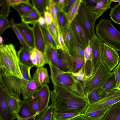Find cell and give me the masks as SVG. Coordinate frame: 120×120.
Instances as JSON below:
<instances>
[{"label":"cell","mask_w":120,"mask_h":120,"mask_svg":"<svg viewBox=\"0 0 120 120\" xmlns=\"http://www.w3.org/2000/svg\"><path fill=\"white\" fill-rule=\"evenodd\" d=\"M53 84L54 89L51 91V98L54 111L85 113L89 105L86 97L60 85Z\"/></svg>","instance_id":"6da1fadb"},{"label":"cell","mask_w":120,"mask_h":120,"mask_svg":"<svg viewBox=\"0 0 120 120\" xmlns=\"http://www.w3.org/2000/svg\"><path fill=\"white\" fill-rule=\"evenodd\" d=\"M0 74L22 78L17 53L12 44L0 45Z\"/></svg>","instance_id":"7a4b0ae2"},{"label":"cell","mask_w":120,"mask_h":120,"mask_svg":"<svg viewBox=\"0 0 120 120\" xmlns=\"http://www.w3.org/2000/svg\"><path fill=\"white\" fill-rule=\"evenodd\" d=\"M30 80L24 77L21 79L12 75L0 74V86L8 94L18 99L20 98L21 94L23 100H28L32 97L28 85Z\"/></svg>","instance_id":"3957f363"},{"label":"cell","mask_w":120,"mask_h":120,"mask_svg":"<svg viewBox=\"0 0 120 120\" xmlns=\"http://www.w3.org/2000/svg\"><path fill=\"white\" fill-rule=\"evenodd\" d=\"M49 64L51 72L50 77L53 84L60 85L78 94L85 97L82 81L77 80L71 72L63 71L51 64Z\"/></svg>","instance_id":"277c9868"},{"label":"cell","mask_w":120,"mask_h":120,"mask_svg":"<svg viewBox=\"0 0 120 120\" xmlns=\"http://www.w3.org/2000/svg\"><path fill=\"white\" fill-rule=\"evenodd\" d=\"M96 35L106 44L120 52V33L111 21L100 20L96 26Z\"/></svg>","instance_id":"5b68a950"},{"label":"cell","mask_w":120,"mask_h":120,"mask_svg":"<svg viewBox=\"0 0 120 120\" xmlns=\"http://www.w3.org/2000/svg\"><path fill=\"white\" fill-rule=\"evenodd\" d=\"M111 72L100 60L94 70L91 76L86 80L82 81L85 97L86 98L94 90L102 87Z\"/></svg>","instance_id":"8992f818"},{"label":"cell","mask_w":120,"mask_h":120,"mask_svg":"<svg viewBox=\"0 0 120 120\" xmlns=\"http://www.w3.org/2000/svg\"><path fill=\"white\" fill-rule=\"evenodd\" d=\"M76 17L84 29L90 40L95 35V26L97 19L84 0H82Z\"/></svg>","instance_id":"52a82bcc"},{"label":"cell","mask_w":120,"mask_h":120,"mask_svg":"<svg viewBox=\"0 0 120 120\" xmlns=\"http://www.w3.org/2000/svg\"><path fill=\"white\" fill-rule=\"evenodd\" d=\"M120 58L117 51L103 43L101 58V61L110 71L119 63Z\"/></svg>","instance_id":"ba28073f"},{"label":"cell","mask_w":120,"mask_h":120,"mask_svg":"<svg viewBox=\"0 0 120 120\" xmlns=\"http://www.w3.org/2000/svg\"><path fill=\"white\" fill-rule=\"evenodd\" d=\"M120 101V89L115 88L108 93L100 101L89 105L85 113L99 109L104 107L114 105Z\"/></svg>","instance_id":"9c48e42d"},{"label":"cell","mask_w":120,"mask_h":120,"mask_svg":"<svg viewBox=\"0 0 120 120\" xmlns=\"http://www.w3.org/2000/svg\"><path fill=\"white\" fill-rule=\"evenodd\" d=\"M70 26L71 32L78 42L85 48L89 45L90 39L82 25L75 17Z\"/></svg>","instance_id":"30bf717a"},{"label":"cell","mask_w":120,"mask_h":120,"mask_svg":"<svg viewBox=\"0 0 120 120\" xmlns=\"http://www.w3.org/2000/svg\"><path fill=\"white\" fill-rule=\"evenodd\" d=\"M57 50L58 59L57 67L64 72H72L74 62L72 57L68 52L61 49H58Z\"/></svg>","instance_id":"8fae6325"},{"label":"cell","mask_w":120,"mask_h":120,"mask_svg":"<svg viewBox=\"0 0 120 120\" xmlns=\"http://www.w3.org/2000/svg\"><path fill=\"white\" fill-rule=\"evenodd\" d=\"M104 42L96 35L90 41L89 45L92 50V60L93 71L101 60L102 46Z\"/></svg>","instance_id":"7c38bea8"},{"label":"cell","mask_w":120,"mask_h":120,"mask_svg":"<svg viewBox=\"0 0 120 120\" xmlns=\"http://www.w3.org/2000/svg\"><path fill=\"white\" fill-rule=\"evenodd\" d=\"M7 93L0 86V120H13L16 119L11 113L7 100Z\"/></svg>","instance_id":"4fadbf2b"},{"label":"cell","mask_w":120,"mask_h":120,"mask_svg":"<svg viewBox=\"0 0 120 120\" xmlns=\"http://www.w3.org/2000/svg\"><path fill=\"white\" fill-rule=\"evenodd\" d=\"M35 94L38 96L40 101L39 108L37 117L42 113L49 106L51 97V91L48 85L45 84L42 86Z\"/></svg>","instance_id":"5bb4252c"},{"label":"cell","mask_w":120,"mask_h":120,"mask_svg":"<svg viewBox=\"0 0 120 120\" xmlns=\"http://www.w3.org/2000/svg\"><path fill=\"white\" fill-rule=\"evenodd\" d=\"M16 117L21 120H36V117L29 104L27 100H22Z\"/></svg>","instance_id":"9a60e30c"},{"label":"cell","mask_w":120,"mask_h":120,"mask_svg":"<svg viewBox=\"0 0 120 120\" xmlns=\"http://www.w3.org/2000/svg\"><path fill=\"white\" fill-rule=\"evenodd\" d=\"M34 33L35 48L45 53L47 47L40 26L37 22L32 27Z\"/></svg>","instance_id":"2e32d148"},{"label":"cell","mask_w":120,"mask_h":120,"mask_svg":"<svg viewBox=\"0 0 120 120\" xmlns=\"http://www.w3.org/2000/svg\"><path fill=\"white\" fill-rule=\"evenodd\" d=\"M30 59L32 65L37 68L43 67L46 64L49 63L45 54L35 48L31 50Z\"/></svg>","instance_id":"e0dca14e"},{"label":"cell","mask_w":120,"mask_h":120,"mask_svg":"<svg viewBox=\"0 0 120 120\" xmlns=\"http://www.w3.org/2000/svg\"><path fill=\"white\" fill-rule=\"evenodd\" d=\"M33 79L40 87L49 83V77L47 69L44 67L37 68L33 74Z\"/></svg>","instance_id":"ac0fdd59"},{"label":"cell","mask_w":120,"mask_h":120,"mask_svg":"<svg viewBox=\"0 0 120 120\" xmlns=\"http://www.w3.org/2000/svg\"><path fill=\"white\" fill-rule=\"evenodd\" d=\"M112 2L111 0H99L95 6L89 7L97 19L110 8Z\"/></svg>","instance_id":"d6986e66"},{"label":"cell","mask_w":120,"mask_h":120,"mask_svg":"<svg viewBox=\"0 0 120 120\" xmlns=\"http://www.w3.org/2000/svg\"><path fill=\"white\" fill-rule=\"evenodd\" d=\"M72 34L73 36V41L72 44L68 50V52L72 57L79 58L84 59V50L85 48L79 43L72 33Z\"/></svg>","instance_id":"ffe728a7"},{"label":"cell","mask_w":120,"mask_h":120,"mask_svg":"<svg viewBox=\"0 0 120 120\" xmlns=\"http://www.w3.org/2000/svg\"><path fill=\"white\" fill-rule=\"evenodd\" d=\"M113 105L104 107L97 110L85 113L83 115L86 118L91 120H102L106 113Z\"/></svg>","instance_id":"44dd1931"},{"label":"cell","mask_w":120,"mask_h":120,"mask_svg":"<svg viewBox=\"0 0 120 120\" xmlns=\"http://www.w3.org/2000/svg\"><path fill=\"white\" fill-rule=\"evenodd\" d=\"M102 120H120V101L112 105Z\"/></svg>","instance_id":"7402d4cb"},{"label":"cell","mask_w":120,"mask_h":120,"mask_svg":"<svg viewBox=\"0 0 120 120\" xmlns=\"http://www.w3.org/2000/svg\"><path fill=\"white\" fill-rule=\"evenodd\" d=\"M108 94L101 87L94 90L88 94L86 98L90 105L100 101Z\"/></svg>","instance_id":"603a6c76"},{"label":"cell","mask_w":120,"mask_h":120,"mask_svg":"<svg viewBox=\"0 0 120 120\" xmlns=\"http://www.w3.org/2000/svg\"><path fill=\"white\" fill-rule=\"evenodd\" d=\"M31 50L23 46L21 47L17 54L20 62L27 66L32 68L34 66L31 63L30 59Z\"/></svg>","instance_id":"cb8c5ba5"},{"label":"cell","mask_w":120,"mask_h":120,"mask_svg":"<svg viewBox=\"0 0 120 120\" xmlns=\"http://www.w3.org/2000/svg\"><path fill=\"white\" fill-rule=\"evenodd\" d=\"M7 100L8 107L11 114L17 118L16 115L22 100L20 98H15L8 94L7 97Z\"/></svg>","instance_id":"d4e9b609"},{"label":"cell","mask_w":120,"mask_h":120,"mask_svg":"<svg viewBox=\"0 0 120 120\" xmlns=\"http://www.w3.org/2000/svg\"><path fill=\"white\" fill-rule=\"evenodd\" d=\"M41 16L34 8L25 15L21 17L22 22L33 25L38 22L40 17Z\"/></svg>","instance_id":"484cf974"},{"label":"cell","mask_w":120,"mask_h":120,"mask_svg":"<svg viewBox=\"0 0 120 120\" xmlns=\"http://www.w3.org/2000/svg\"><path fill=\"white\" fill-rule=\"evenodd\" d=\"M26 42L32 49L35 48L34 33L32 27L28 25L22 34Z\"/></svg>","instance_id":"4316f807"},{"label":"cell","mask_w":120,"mask_h":120,"mask_svg":"<svg viewBox=\"0 0 120 120\" xmlns=\"http://www.w3.org/2000/svg\"><path fill=\"white\" fill-rule=\"evenodd\" d=\"M31 1L34 8L43 16L45 12L48 11L49 0H32Z\"/></svg>","instance_id":"83f0119b"},{"label":"cell","mask_w":120,"mask_h":120,"mask_svg":"<svg viewBox=\"0 0 120 120\" xmlns=\"http://www.w3.org/2000/svg\"><path fill=\"white\" fill-rule=\"evenodd\" d=\"M60 29L65 45L68 51L73 41L72 34L70 29V24Z\"/></svg>","instance_id":"f1b7e54d"},{"label":"cell","mask_w":120,"mask_h":120,"mask_svg":"<svg viewBox=\"0 0 120 120\" xmlns=\"http://www.w3.org/2000/svg\"><path fill=\"white\" fill-rule=\"evenodd\" d=\"M48 11L51 15L53 19V22L58 29H59L57 21V16L60 10L54 0H49Z\"/></svg>","instance_id":"f546056e"},{"label":"cell","mask_w":120,"mask_h":120,"mask_svg":"<svg viewBox=\"0 0 120 120\" xmlns=\"http://www.w3.org/2000/svg\"><path fill=\"white\" fill-rule=\"evenodd\" d=\"M83 114L81 112L66 113L54 111L53 120H71L77 116Z\"/></svg>","instance_id":"4dcf8cb0"},{"label":"cell","mask_w":120,"mask_h":120,"mask_svg":"<svg viewBox=\"0 0 120 120\" xmlns=\"http://www.w3.org/2000/svg\"><path fill=\"white\" fill-rule=\"evenodd\" d=\"M45 54L48 60V64H51L57 67L58 59L57 49L52 47L47 46Z\"/></svg>","instance_id":"1f68e13d"},{"label":"cell","mask_w":120,"mask_h":120,"mask_svg":"<svg viewBox=\"0 0 120 120\" xmlns=\"http://www.w3.org/2000/svg\"><path fill=\"white\" fill-rule=\"evenodd\" d=\"M82 2V0H76L66 15L70 24L76 17Z\"/></svg>","instance_id":"d6a6232c"},{"label":"cell","mask_w":120,"mask_h":120,"mask_svg":"<svg viewBox=\"0 0 120 120\" xmlns=\"http://www.w3.org/2000/svg\"><path fill=\"white\" fill-rule=\"evenodd\" d=\"M101 88L107 93L113 89L117 88L114 74L113 72L111 73L104 85Z\"/></svg>","instance_id":"836d02e7"},{"label":"cell","mask_w":120,"mask_h":120,"mask_svg":"<svg viewBox=\"0 0 120 120\" xmlns=\"http://www.w3.org/2000/svg\"><path fill=\"white\" fill-rule=\"evenodd\" d=\"M12 7L17 11L21 17L25 15L34 8L32 4L25 3H21Z\"/></svg>","instance_id":"e575fe53"},{"label":"cell","mask_w":120,"mask_h":120,"mask_svg":"<svg viewBox=\"0 0 120 120\" xmlns=\"http://www.w3.org/2000/svg\"><path fill=\"white\" fill-rule=\"evenodd\" d=\"M41 27L47 46H51L57 49L56 43L48 30L47 26Z\"/></svg>","instance_id":"d590c367"},{"label":"cell","mask_w":120,"mask_h":120,"mask_svg":"<svg viewBox=\"0 0 120 120\" xmlns=\"http://www.w3.org/2000/svg\"><path fill=\"white\" fill-rule=\"evenodd\" d=\"M10 22L11 28L14 31L19 40L20 44L23 47L30 50H32L26 42L22 34L16 26L13 18H12L10 21Z\"/></svg>","instance_id":"8d00e7d4"},{"label":"cell","mask_w":120,"mask_h":120,"mask_svg":"<svg viewBox=\"0 0 120 120\" xmlns=\"http://www.w3.org/2000/svg\"><path fill=\"white\" fill-rule=\"evenodd\" d=\"M54 109L51 104L36 118V120H53Z\"/></svg>","instance_id":"74e56055"},{"label":"cell","mask_w":120,"mask_h":120,"mask_svg":"<svg viewBox=\"0 0 120 120\" xmlns=\"http://www.w3.org/2000/svg\"><path fill=\"white\" fill-rule=\"evenodd\" d=\"M28 103L36 117L38 115L40 106V101L38 96L35 94L27 100Z\"/></svg>","instance_id":"f35d334b"},{"label":"cell","mask_w":120,"mask_h":120,"mask_svg":"<svg viewBox=\"0 0 120 120\" xmlns=\"http://www.w3.org/2000/svg\"><path fill=\"white\" fill-rule=\"evenodd\" d=\"M109 15L115 23L120 24V5L119 4H116L111 9Z\"/></svg>","instance_id":"ab89813d"},{"label":"cell","mask_w":120,"mask_h":120,"mask_svg":"<svg viewBox=\"0 0 120 120\" xmlns=\"http://www.w3.org/2000/svg\"><path fill=\"white\" fill-rule=\"evenodd\" d=\"M47 27L56 45L57 49H61L58 42V30L53 22L49 25H47Z\"/></svg>","instance_id":"60d3db41"},{"label":"cell","mask_w":120,"mask_h":120,"mask_svg":"<svg viewBox=\"0 0 120 120\" xmlns=\"http://www.w3.org/2000/svg\"><path fill=\"white\" fill-rule=\"evenodd\" d=\"M57 21L59 29L62 28L70 24L66 13L64 11L59 13L57 16Z\"/></svg>","instance_id":"b9f144b4"},{"label":"cell","mask_w":120,"mask_h":120,"mask_svg":"<svg viewBox=\"0 0 120 120\" xmlns=\"http://www.w3.org/2000/svg\"><path fill=\"white\" fill-rule=\"evenodd\" d=\"M0 5L2 7L1 14L7 17L10 12V0H0Z\"/></svg>","instance_id":"7bdbcfd3"},{"label":"cell","mask_w":120,"mask_h":120,"mask_svg":"<svg viewBox=\"0 0 120 120\" xmlns=\"http://www.w3.org/2000/svg\"><path fill=\"white\" fill-rule=\"evenodd\" d=\"M11 28L10 21L7 17L0 15V35H2L7 29Z\"/></svg>","instance_id":"ee69618b"},{"label":"cell","mask_w":120,"mask_h":120,"mask_svg":"<svg viewBox=\"0 0 120 120\" xmlns=\"http://www.w3.org/2000/svg\"><path fill=\"white\" fill-rule=\"evenodd\" d=\"M74 62V66L72 72H77L82 68L84 64V59L79 58L72 57Z\"/></svg>","instance_id":"f6af8a7d"},{"label":"cell","mask_w":120,"mask_h":120,"mask_svg":"<svg viewBox=\"0 0 120 120\" xmlns=\"http://www.w3.org/2000/svg\"><path fill=\"white\" fill-rule=\"evenodd\" d=\"M92 57V50L90 46L89 45L85 48L84 50V66L87 61L90 60L91 61Z\"/></svg>","instance_id":"bcb514c9"},{"label":"cell","mask_w":120,"mask_h":120,"mask_svg":"<svg viewBox=\"0 0 120 120\" xmlns=\"http://www.w3.org/2000/svg\"><path fill=\"white\" fill-rule=\"evenodd\" d=\"M113 72L114 74L117 88H120V63L113 69Z\"/></svg>","instance_id":"7dc6e473"},{"label":"cell","mask_w":120,"mask_h":120,"mask_svg":"<svg viewBox=\"0 0 120 120\" xmlns=\"http://www.w3.org/2000/svg\"><path fill=\"white\" fill-rule=\"evenodd\" d=\"M84 66L83 65L82 68L76 72H71L72 75L78 81H83L84 76L83 69Z\"/></svg>","instance_id":"c3c4849f"},{"label":"cell","mask_w":120,"mask_h":120,"mask_svg":"<svg viewBox=\"0 0 120 120\" xmlns=\"http://www.w3.org/2000/svg\"><path fill=\"white\" fill-rule=\"evenodd\" d=\"M58 41L59 45L61 49L64 50L68 51L60 29H59L58 30Z\"/></svg>","instance_id":"681fc988"},{"label":"cell","mask_w":120,"mask_h":120,"mask_svg":"<svg viewBox=\"0 0 120 120\" xmlns=\"http://www.w3.org/2000/svg\"><path fill=\"white\" fill-rule=\"evenodd\" d=\"M76 0H65L63 11L65 13L70 10Z\"/></svg>","instance_id":"f907efd6"},{"label":"cell","mask_w":120,"mask_h":120,"mask_svg":"<svg viewBox=\"0 0 120 120\" xmlns=\"http://www.w3.org/2000/svg\"><path fill=\"white\" fill-rule=\"evenodd\" d=\"M10 4L12 7L22 3L31 4L29 0H10Z\"/></svg>","instance_id":"816d5d0a"},{"label":"cell","mask_w":120,"mask_h":120,"mask_svg":"<svg viewBox=\"0 0 120 120\" xmlns=\"http://www.w3.org/2000/svg\"><path fill=\"white\" fill-rule=\"evenodd\" d=\"M44 16L47 25H49L51 24L53 22V20L50 14L48 11H46L44 13Z\"/></svg>","instance_id":"f5cc1de1"},{"label":"cell","mask_w":120,"mask_h":120,"mask_svg":"<svg viewBox=\"0 0 120 120\" xmlns=\"http://www.w3.org/2000/svg\"><path fill=\"white\" fill-rule=\"evenodd\" d=\"M65 0H54L60 11H63Z\"/></svg>","instance_id":"db71d44e"},{"label":"cell","mask_w":120,"mask_h":120,"mask_svg":"<svg viewBox=\"0 0 120 120\" xmlns=\"http://www.w3.org/2000/svg\"><path fill=\"white\" fill-rule=\"evenodd\" d=\"M87 5L90 7H95L99 0H84Z\"/></svg>","instance_id":"11a10c76"},{"label":"cell","mask_w":120,"mask_h":120,"mask_svg":"<svg viewBox=\"0 0 120 120\" xmlns=\"http://www.w3.org/2000/svg\"><path fill=\"white\" fill-rule=\"evenodd\" d=\"M38 23L41 27L47 26L46 22L44 16H41L38 20Z\"/></svg>","instance_id":"9f6ffc18"},{"label":"cell","mask_w":120,"mask_h":120,"mask_svg":"<svg viewBox=\"0 0 120 120\" xmlns=\"http://www.w3.org/2000/svg\"><path fill=\"white\" fill-rule=\"evenodd\" d=\"M83 114L77 116L71 120H91L85 117Z\"/></svg>","instance_id":"6f0895ef"},{"label":"cell","mask_w":120,"mask_h":120,"mask_svg":"<svg viewBox=\"0 0 120 120\" xmlns=\"http://www.w3.org/2000/svg\"><path fill=\"white\" fill-rule=\"evenodd\" d=\"M3 39L2 37L0 36V44L1 45L3 44Z\"/></svg>","instance_id":"680465c9"},{"label":"cell","mask_w":120,"mask_h":120,"mask_svg":"<svg viewBox=\"0 0 120 120\" xmlns=\"http://www.w3.org/2000/svg\"><path fill=\"white\" fill-rule=\"evenodd\" d=\"M111 1L112 2H115L120 3V0H111Z\"/></svg>","instance_id":"91938a15"},{"label":"cell","mask_w":120,"mask_h":120,"mask_svg":"<svg viewBox=\"0 0 120 120\" xmlns=\"http://www.w3.org/2000/svg\"><path fill=\"white\" fill-rule=\"evenodd\" d=\"M17 120H21L19 119H17Z\"/></svg>","instance_id":"94428289"},{"label":"cell","mask_w":120,"mask_h":120,"mask_svg":"<svg viewBox=\"0 0 120 120\" xmlns=\"http://www.w3.org/2000/svg\"><path fill=\"white\" fill-rule=\"evenodd\" d=\"M119 63H120V62H119Z\"/></svg>","instance_id":"6125c7cd"},{"label":"cell","mask_w":120,"mask_h":120,"mask_svg":"<svg viewBox=\"0 0 120 120\" xmlns=\"http://www.w3.org/2000/svg\"><path fill=\"white\" fill-rule=\"evenodd\" d=\"M119 4L120 5V3H119Z\"/></svg>","instance_id":"be15d7a7"},{"label":"cell","mask_w":120,"mask_h":120,"mask_svg":"<svg viewBox=\"0 0 120 120\" xmlns=\"http://www.w3.org/2000/svg\"><path fill=\"white\" fill-rule=\"evenodd\" d=\"M119 89H120V88H119Z\"/></svg>","instance_id":"e7e4bbea"},{"label":"cell","mask_w":120,"mask_h":120,"mask_svg":"<svg viewBox=\"0 0 120 120\" xmlns=\"http://www.w3.org/2000/svg\"></svg>","instance_id":"03108f58"}]
</instances>
